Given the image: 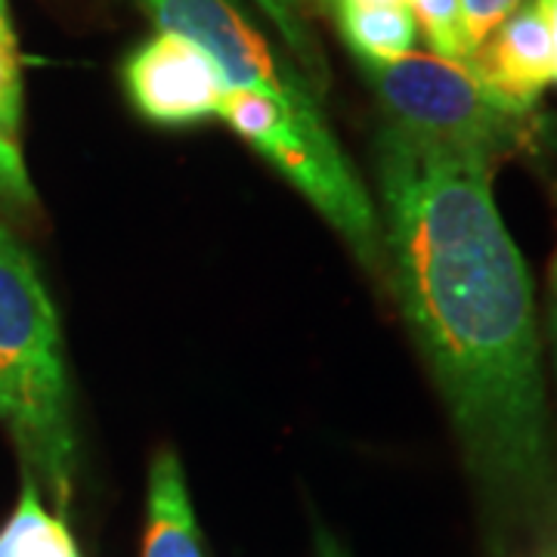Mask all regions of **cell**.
I'll list each match as a JSON object with an SVG mask.
<instances>
[{
	"instance_id": "9",
	"label": "cell",
	"mask_w": 557,
	"mask_h": 557,
	"mask_svg": "<svg viewBox=\"0 0 557 557\" xmlns=\"http://www.w3.org/2000/svg\"><path fill=\"white\" fill-rule=\"evenodd\" d=\"M344 40L359 62H394L416 53L418 25L406 3L335 7Z\"/></svg>"
},
{
	"instance_id": "2",
	"label": "cell",
	"mask_w": 557,
	"mask_h": 557,
	"mask_svg": "<svg viewBox=\"0 0 557 557\" xmlns=\"http://www.w3.org/2000/svg\"><path fill=\"white\" fill-rule=\"evenodd\" d=\"M0 424L25 478L65 511L75 490L78 440L57 307L32 255L0 223Z\"/></svg>"
},
{
	"instance_id": "16",
	"label": "cell",
	"mask_w": 557,
	"mask_h": 557,
	"mask_svg": "<svg viewBox=\"0 0 557 557\" xmlns=\"http://www.w3.org/2000/svg\"><path fill=\"white\" fill-rule=\"evenodd\" d=\"M548 359H552V379L557 387V251L548 267V300H545V344Z\"/></svg>"
},
{
	"instance_id": "7",
	"label": "cell",
	"mask_w": 557,
	"mask_h": 557,
	"mask_svg": "<svg viewBox=\"0 0 557 557\" xmlns=\"http://www.w3.org/2000/svg\"><path fill=\"white\" fill-rule=\"evenodd\" d=\"M471 75L515 112H533L548 84H555V57L548 25L536 0L518 7L480 44L468 60Z\"/></svg>"
},
{
	"instance_id": "3",
	"label": "cell",
	"mask_w": 557,
	"mask_h": 557,
	"mask_svg": "<svg viewBox=\"0 0 557 557\" xmlns=\"http://www.w3.org/2000/svg\"><path fill=\"white\" fill-rule=\"evenodd\" d=\"M359 65L387 121L409 134L478 156L493 168L536 146L533 112L502 106L468 65L440 60L434 53Z\"/></svg>"
},
{
	"instance_id": "8",
	"label": "cell",
	"mask_w": 557,
	"mask_h": 557,
	"mask_svg": "<svg viewBox=\"0 0 557 557\" xmlns=\"http://www.w3.org/2000/svg\"><path fill=\"white\" fill-rule=\"evenodd\" d=\"M143 557H208L183 461L171 449H164L149 471Z\"/></svg>"
},
{
	"instance_id": "19",
	"label": "cell",
	"mask_w": 557,
	"mask_h": 557,
	"mask_svg": "<svg viewBox=\"0 0 557 557\" xmlns=\"http://www.w3.org/2000/svg\"><path fill=\"white\" fill-rule=\"evenodd\" d=\"M381 3H406V0H335V7H381Z\"/></svg>"
},
{
	"instance_id": "21",
	"label": "cell",
	"mask_w": 557,
	"mask_h": 557,
	"mask_svg": "<svg viewBox=\"0 0 557 557\" xmlns=\"http://www.w3.org/2000/svg\"><path fill=\"white\" fill-rule=\"evenodd\" d=\"M542 557H557V552H555V555H542Z\"/></svg>"
},
{
	"instance_id": "12",
	"label": "cell",
	"mask_w": 557,
	"mask_h": 557,
	"mask_svg": "<svg viewBox=\"0 0 557 557\" xmlns=\"http://www.w3.org/2000/svg\"><path fill=\"white\" fill-rule=\"evenodd\" d=\"M406 7L412 10L416 25L424 32L434 57L468 65L474 50L465 32L461 0H406Z\"/></svg>"
},
{
	"instance_id": "5",
	"label": "cell",
	"mask_w": 557,
	"mask_h": 557,
	"mask_svg": "<svg viewBox=\"0 0 557 557\" xmlns=\"http://www.w3.org/2000/svg\"><path fill=\"white\" fill-rule=\"evenodd\" d=\"M159 32L193 40L205 50L230 90H248L285 106L295 119L329 134L322 94L295 62L282 60L236 0H137Z\"/></svg>"
},
{
	"instance_id": "4",
	"label": "cell",
	"mask_w": 557,
	"mask_h": 557,
	"mask_svg": "<svg viewBox=\"0 0 557 557\" xmlns=\"http://www.w3.org/2000/svg\"><path fill=\"white\" fill-rule=\"evenodd\" d=\"M218 119L258 149L329 220L369 273H384L379 205L354 161L344 156L335 131H310L285 106L248 90H230L220 102Z\"/></svg>"
},
{
	"instance_id": "11",
	"label": "cell",
	"mask_w": 557,
	"mask_h": 557,
	"mask_svg": "<svg viewBox=\"0 0 557 557\" xmlns=\"http://www.w3.org/2000/svg\"><path fill=\"white\" fill-rule=\"evenodd\" d=\"M258 10L273 22L278 38L285 40L288 53L295 57V65L307 75V81L317 87L319 94H325L329 87V65L319 50V40L310 25V7L313 0H255Z\"/></svg>"
},
{
	"instance_id": "14",
	"label": "cell",
	"mask_w": 557,
	"mask_h": 557,
	"mask_svg": "<svg viewBox=\"0 0 557 557\" xmlns=\"http://www.w3.org/2000/svg\"><path fill=\"white\" fill-rule=\"evenodd\" d=\"M35 186L28 177V168L22 159L20 146L0 143V205L13 211H28L35 208Z\"/></svg>"
},
{
	"instance_id": "10",
	"label": "cell",
	"mask_w": 557,
	"mask_h": 557,
	"mask_svg": "<svg viewBox=\"0 0 557 557\" xmlns=\"http://www.w3.org/2000/svg\"><path fill=\"white\" fill-rule=\"evenodd\" d=\"M0 557H81L62 515L47 511L32 478H25L13 515L0 527Z\"/></svg>"
},
{
	"instance_id": "17",
	"label": "cell",
	"mask_w": 557,
	"mask_h": 557,
	"mask_svg": "<svg viewBox=\"0 0 557 557\" xmlns=\"http://www.w3.org/2000/svg\"><path fill=\"white\" fill-rule=\"evenodd\" d=\"M542 10V20L548 25V38H552V57H555V84H557V0H536Z\"/></svg>"
},
{
	"instance_id": "6",
	"label": "cell",
	"mask_w": 557,
	"mask_h": 557,
	"mask_svg": "<svg viewBox=\"0 0 557 557\" xmlns=\"http://www.w3.org/2000/svg\"><path fill=\"white\" fill-rule=\"evenodd\" d=\"M124 87L143 119L171 127L218 119L220 102L230 94L214 60L171 32H159L131 53Z\"/></svg>"
},
{
	"instance_id": "15",
	"label": "cell",
	"mask_w": 557,
	"mask_h": 557,
	"mask_svg": "<svg viewBox=\"0 0 557 557\" xmlns=\"http://www.w3.org/2000/svg\"><path fill=\"white\" fill-rule=\"evenodd\" d=\"M518 7L520 0H461V16H465V32H468L471 50H478Z\"/></svg>"
},
{
	"instance_id": "20",
	"label": "cell",
	"mask_w": 557,
	"mask_h": 557,
	"mask_svg": "<svg viewBox=\"0 0 557 557\" xmlns=\"http://www.w3.org/2000/svg\"><path fill=\"white\" fill-rule=\"evenodd\" d=\"M0 35H13V28H10V13H7V0H0Z\"/></svg>"
},
{
	"instance_id": "1",
	"label": "cell",
	"mask_w": 557,
	"mask_h": 557,
	"mask_svg": "<svg viewBox=\"0 0 557 557\" xmlns=\"http://www.w3.org/2000/svg\"><path fill=\"white\" fill-rule=\"evenodd\" d=\"M493 164L384 124L375 137L384 273L471 478L508 523L557 527V453L533 276Z\"/></svg>"
},
{
	"instance_id": "18",
	"label": "cell",
	"mask_w": 557,
	"mask_h": 557,
	"mask_svg": "<svg viewBox=\"0 0 557 557\" xmlns=\"http://www.w3.org/2000/svg\"><path fill=\"white\" fill-rule=\"evenodd\" d=\"M317 557H347V552L341 548V542L329 530H317Z\"/></svg>"
},
{
	"instance_id": "13",
	"label": "cell",
	"mask_w": 557,
	"mask_h": 557,
	"mask_svg": "<svg viewBox=\"0 0 557 557\" xmlns=\"http://www.w3.org/2000/svg\"><path fill=\"white\" fill-rule=\"evenodd\" d=\"M22 69L13 35H0V143L20 146Z\"/></svg>"
}]
</instances>
